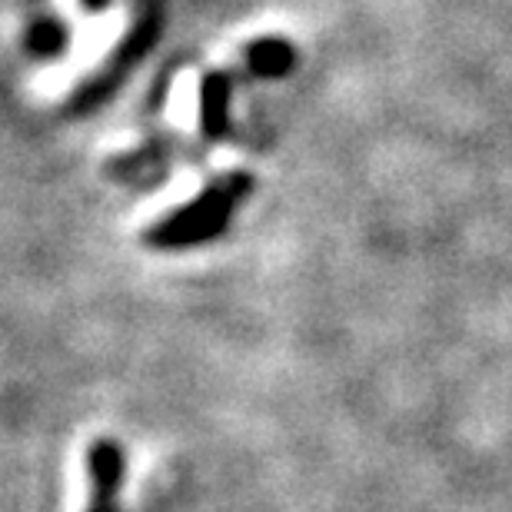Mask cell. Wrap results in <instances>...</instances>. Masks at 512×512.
Segmentation results:
<instances>
[{
    "mask_svg": "<svg viewBox=\"0 0 512 512\" xmlns=\"http://www.w3.org/2000/svg\"><path fill=\"white\" fill-rule=\"evenodd\" d=\"M87 473H90V499L84 512H120V493L127 476L124 443L114 436L94 439L87 449Z\"/></svg>",
    "mask_w": 512,
    "mask_h": 512,
    "instance_id": "obj_1",
    "label": "cell"
}]
</instances>
